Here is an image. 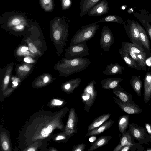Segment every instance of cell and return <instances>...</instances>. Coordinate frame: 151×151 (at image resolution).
<instances>
[{"mask_svg":"<svg viewBox=\"0 0 151 151\" xmlns=\"http://www.w3.org/2000/svg\"><path fill=\"white\" fill-rule=\"evenodd\" d=\"M136 24L139 32L140 40L144 46L147 50H149V40L145 29L138 23L137 22Z\"/></svg>","mask_w":151,"mask_h":151,"instance_id":"603a6c76","label":"cell"},{"mask_svg":"<svg viewBox=\"0 0 151 151\" xmlns=\"http://www.w3.org/2000/svg\"><path fill=\"white\" fill-rule=\"evenodd\" d=\"M134 139V138L127 131L124 134L122 135L120 138L119 143L112 151H120L125 145L135 143Z\"/></svg>","mask_w":151,"mask_h":151,"instance_id":"5bb4252c","label":"cell"},{"mask_svg":"<svg viewBox=\"0 0 151 151\" xmlns=\"http://www.w3.org/2000/svg\"><path fill=\"white\" fill-rule=\"evenodd\" d=\"M144 92L143 93L144 101L147 103L151 98V74H146L144 80Z\"/></svg>","mask_w":151,"mask_h":151,"instance_id":"9a60e30c","label":"cell"},{"mask_svg":"<svg viewBox=\"0 0 151 151\" xmlns=\"http://www.w3.org/2000/svg\"><path fill=\"white\" fill-rule=\"evenodd\" d=\"M129 116L128 114L122 115L119 119V130L122 135L124 134L126 132L129 125Z\"/></svg>","mask_w":151,"mask_h":151,"instance_id":"7402d4cb","label":"cell"},{"mask_svg":"<svg viewBox=\"0 0 151 151\" xmlns=\"http://www.w3.org/2000/svg\"><path fill=\"white\" fill-rule=\"evenodd\" d=\"M99 26L94 22L86 25L82 26L73 36L70 46L85 42L91 39L95 35Z\"/></svg>","mask_w":151,"mask_h":151,"instance_id":"7a4b0ae2","label":"cell"},{"mask_svg":"<svg viewBox=\"0 0 151 151\" xmlns=\"http://www.w3.org/2000/svg\"><path fill=\"white\" fill-rule=\"evenodd\" d=\"M114 42L113 34L110 28L108 26H103L100 38L101 48L106 51H108Z\"/></svg>","mask_w":151,"mask_h":151,"instance_id":"8992f818","label":"cell"},{"mask_svg":"<svg viewBox=\"0 0 151 151\" xmlns=\"http://www.w3.org/2000/svg\"><path fill=\"white\" fill-rule=\"evenodd\" d=\"M113 93L123 102L133 104H136L133 100L131 94L124 91L119 85L112 90Z\"/></svg>","mask_w":151,"mask_h":151,"instance_id":"30bf717a","label":"cell"},{"mask_svg":"<svg viewBox=\"0 0 151 151\" xmlns=\"http://www.w3.org/2000/svg\"><path fill=\"white\" fill-rule=\"evenodd\" d=\"M63 63V73L66 76L84 70L91 63L88 59L84 57L64 59Z\"/></svg>","mask_w":151,"mask_h":151,"instance_id":"6da1fadb","label":"cell"},{"mask_svg":"<svg viewBox=\"0 0 151 151\" xmlns=\"http://www.w3.org/2000/svg\"><path fill=\"white\" fill-rule=\"evenodd\" d=\"M119 51L122 59L129 66L132 67L136 66L135 61L129 57L127 52L121 49H119Z\"/></svg>","mask_w":151,"mask_h":151,"instance_id":"d4e9b609","label":"cell"},{"mask_svg":"<svg viewBox=\"0 0 151 151\" xmlns=\"http://www.w3.org/2000/svg\"><path fill=\"white\" fill-rule=\"evenodd\" d=\"M135 143L125 145L120 150V151H128L130 150L131 147Z\"/></svg>","mask_w":151,"mask_h":151,"instance_id":"4dcf8cb0","label":"cell"},{"mask_svg":"<svg viewBox=\"0 0 151 151\" xmlns=\"http://www.w3.org/2000/svg\"><path fill=\"white\" fill-rule=\"evenodd\" d=\"M13 84H14V85L15 86H17L18 85V83L17 82L13 81L12 82Z\"/></svg>","mask_w":151,"mask_h":151,"instance_id":"c3c4849f","label":"cell"},{"mask_svg":"<svg viewBox=\"0 0 151 151\" xmlns=\"http://www.w3.org/2000/svg\"><path fill=\"white\" fill-rule=\"evenodd\" d=\"M115 22L120 24L123 23V20L121 17L114 15L106 16L95 22L97 24L99 22Z\"/></svg>","mask_w":151,"mask_h":151,"instance_id":"cb8c5ba5","label":"cell"},{"mask_svg":"<svg viewBox=\"0 0 151 151\" xmlns=\"http://www.w3.org/2000/svg\"><path fill=\"white\" fill-rule=\"evenodd\" d=\"M64 103V101L59 99H53L52 102V104L55 105L60 106Z\"/></svg>","mask_w":151,"mask_h":151,"instance_id":"d6a6232c","label":"cell"},{"mask_svg":"<svg viewBox=\"0 0 151 151\" xmlns=\"http://www.w3.org/2000/svg\"><path fill=\"white\" fill-rule=\"evenodd\" d=\"M69 113L65 132L67 134L73 136L78 131L77 125L78 117L75 109L73 107L71 109Z\"/></svg>","mask_w":151,"mask_h":151,"instance_id":"52a82bcc","label":"cell"},{"mask_svg":"<svg viewBox=\"0 0 151 151\" xmlns=\"http://www.w3.org/2000/svg\"><path fill=\"white\" fill-rule=\"evenodd\" d=\"M86 147V145L82 143L78 144L76 145L73 146V148L72 150V151H84Z\"/></svg>","mask_w":151,"mask_h":151,"instance_id":"f1b7e54d","label":"cell"},{"mask_svg":"<svg viewBox=\"0 0 151 151\" xmlns=\"http://www.w3.org/2000/svg\"><path fill=\"white\" fill-rule=\"evenodd\" d=\"M123 80L120 78H112L104 79L101 81L102 88L104 89L112 90L116 88Z\"/></svg>","mask_w":151,"mask_h":151,"instance_id":"4fadbf2b","label":"cell"},{"mask_svg":"<svg viewBox=\"0 0 151 151\" xmlns=\"http://www.w3.org/2000/svg\"><path fill=\"white\" fill-rule=\"evenodd\" d=\"M145 128L147 133L150 135H151V124L148 123H145Z\"/></svg>","mask_w":151,"mask_h":151,"instance_id":"e575fe53","label":"cell"},{"mask_svg":"<svg viewBox=\"0 0 151 151\" xmlns=\"http://www.w3.org/2000/svg\"><path fill=\"white\" fill-rule=\"evenodd\" d=\"M114 123V121L110 119L98 127L88 132L85 137L99 135L110 128Z\"/></svg>","mask_w":151,"mask_h":151,"instance_id":"7c38bea8","label":"cell"},{"mask_svg":"<svg viewBox=\"0 0 151 151\" xmlns=\"http://www.w3.org/2000/svg\"><path fill=\"white\" fill-rule=\"evenodd\" d=\"M89 48L85 42L70 46L66 50V57L69 59L89 56Z\"/></svg>","mask_w":151,"mask_h":151,"instance_id":"5b68a950","label":"cell"},{"mask_svg":"<svg viewBox=\"0 0 151 151\" xmlns=\"http://www.w3.org/2000/svg\"><path fill=\"white\" fill-rule=\"evenodd\" d=\"M101 0H81L79 4L80 12L79 16L82 17Z\"/></svg>","mask_w":151,"mask_h":151,"instance_id":"8fae6325","label":"cell"},{"mask_svg":"<svg viewBox=\"0 0 151 151\" xmlns=\"http://www.w3.org/2000/svg\"><path fill=\"white\" fill-rule=\"evenodd\" d=\"M28 46L30 51L32 53H35L37 52V49L32 43H29Z\"/></svg>","mask_w":151,"mask_h":151,"instance_id":"1f68e13d","label":"cell"},{"mask_svg":"<svg viewBox=\"0 0 151 151\" xmlns=\"http://www.w3.org/2000/svg\"><path fill=\"white\" fill-rule=\"evenodd\" d=\"M28 50V48L27 47L23 46L22 47L21 49V51L22 52H24Z\"/></svg>","mask_w":151,"mask_h":151,"instance_id":"b9f144b4","label":"cell"},{"mask_svg":"<svg viewBox=\"0 0 151 151\" xmlns=\"http://www.w3.org/2000/svg\"><path fill=\"white\" fill-rule=\"evenodd\" d=\"M132 87L135 92L139 96L141 94L142 84L140 80L137 77L133 79L131 81Z\"/></svg>","mask_w":151,"mask_h":151,"instance_id":"484cf974","label":"cell"},{"mask_svg":"<svg viewBox=\"0 0 151 151\" xmlns=\"http://www.w3.org/2000/svg\"><path fill=\"white\" fill-rule=\"evenodd\" d=\"M126 7H127V6L126 5L122 6L121 7V10H124L125 9Z\"/></svg>","mask_w":151,"mask_h":151,"instance_id":"7dc6e473","label":"cell"},{"mask_svg":"<svg viewBox=\"0 0 151 151\" xmlns=\"http://www.w3.org/2000/svg\"><path fill=\"white\" fill-rule=\"evenodd\" d=\"M9 76H6L4 78V83L5 84H7L9 81Z\"/></svg>","mask_w":151,"mask_h":151,"instance_id":"ab89813d","label":"cell"},{"mask_svg":"<svg viewBox=\"0 0 151 151\" xmlns=\"http://www.w3.org/2000/svg\"><path fill=\"white\" fill-rule=\"evenodd\" d=\"M96 83L94 80L90 81L85 87L81 95L82 102L84 105V111L88 113L94 104L97 94L95 88Z\"/></svg>","mask_w":151,"mask_h":151,"instance_id":"3957f363","label":"cell"},{"mask_svg":"<svg viewBox=\"0 0 151 151\" xmlns=\"http://www.w3.org/2000/svg\"><path fill=\"white\" fill-rule=\"evenodd\" d=\"M47 129L50 133H51L52 130V127L51 125H50L47 127Z\"/></svg>","mask_w":151,"mask_h":151,"instance_id":"bcb514c9","label":"cell"},{"mask_svg":"<svg viewBox=\"0 0 151 151\" xmlns=\"http://www.w3.org/2000/svg\"><path fill=\"white\" fill-rule=\"evenodd\" d=\"M51 0H42L43 4L44 5H47L51 2Z\"/></svg>","mask_w":151,"mask_h":151,"instance_id":"60d3db41","label":"cell"},{"mask_svg":"<svg viewBox=\"0 0 151 151\" xmlns=\"http://www.w3.org/2000/svg\"><path fill=\"white\" fill-rule=\"evenodd\" d=\"M130 36L136 40H140L139 32L136 24L134 22L132 23L129 28Z\"/></svg>","mask_w":151,"mask_h":151,"instance_id":"4316f807","label":"cell"},{"mask_svg":"<svg viewBox=\"0 0 151 151\" xmlns=\"http://www.w3.org/2000/svg\"><path fill=\"white\" fill-rule=\"evenodd\" d=\"M109 5L106 0H102L94 5L88 12L89 16H99L107 13Z\"/></svg>","mask_w":151,"mask_h":151,"instance_id":"9c48e42d","label":"cell"},{"mask_svg":"<svg viewBox=\"0 0 151 151\" xmlns=\"http://www.w3.org/2000/svg\"><path fill=\"white\" fill-rule=\"evenodd\" d=\"M142 22L143 24L144 25L147 30L149 37L151 41V26L148 22L145 21L144 19H142Z\"/></svg>","mask_w":151,"mask_h":151,"instance_id":"f546056e","label":"cell"},{"mask_svg":"<svg viewBox=\"0 0 151 151\" xmlns=\"http://www.w3.org/2000/svg\"><path fill=\"white\" fill-rule=\"evenodd\" d=\"M82 80L80 78L71 79L65 83L63 86V89L68 94L71 93L79 86Z\"/></svg>","mask_w":151,"mask_h":151,"instance_id":"e0dca14e","label":"cell"},{"mask_svg":"<svg viewBox=\"0 0 151 151\" xmlns=\"http://www.w3.org/2000/svg\"><path fill=\"white\" fill-rule=\"evenodd\" d=\"M150 138H151V135H150Z\"/></svg>","mask_w":151,"mask_h":151,"instance_id":"f5cc1de1","label":"cell"},{"mask_svg":"<svg viewBox=\"0 0 151 151\" xmlns=\"http://www.w3.org/2000/svg\"><path fill=\"white\" fill-rule=\"evenodd\" d=\"M122 49L130 51L138 54L145 52L144 50L139 46L135 44L124 42H122Z\"/></svg>","mask_w":151,"mask_h":151,"instance_id":"ffe728a7","label":"cell"},{"mask_svg":"<svg viewBox=\"0 0 151 151\" xmlns=\"http://www.w3.org/2000/svg\"><path fill=\"white\" fill-rule=\"evenodd\" d=\"M49 80V78L48 77L46 76L43 78V81L44 83H47Z\"/></svg>","mask_w":151,"mask_h":151,"instance_id":"f6af8a7d","label":"cell"},{"mask_svg":"<svg viewBox=\"0 0 151 151\" xmlns=\"http://www.w3.org/2000/svg\"><path fill=\"white\" fill-rule=\"evenodd\" d=\"M112 138L111 136H101L99 137L92 144L88 151H93L107 144Z\"/></svg>","mask_w":151,"mask_h":151,"instance_id":"ac0fdd59","label":"cell"},{"mask_svg":"<svg viewBox=\"0 0 151 151\" xmlns=\"http://www.w3.org/2000/svg\"><path fill=\"white\" fill-rule=\"evenodd\" d=\"M123 50L127 52L132 59L138 63L139 66L143 67L145 66L146 58L145 52L137 54L129 51Z\"/></svg>","mask_w":151,"mask_h":151,"instance_id":"44dd1931","label":"cell"},{"mask_svg":"<svg viewBox=\"0 0 151 151\" xmlns=\"http://www.w3.org/2000/svg\"><path fill=\"white\" fill-rule=\"evenodd\" d=\"M19 68L20 70L27 72L29 71L30 70L29 68L27 66L25 65L20 66L19 67Z\"/></svg>","mask_w":151,"mask_h":151,"instance_id":"8d00e7d4","label":"cell"},{"mask_svg":"<svg viewBox=\"0 0 151 151\" xmlns=\"http://www.w3.org/2000/svg\"><path fill=\"white\" fill-rule=\"evenodd\" d=\"M49 132L47 129L46 128H43L41 132L42 136L44 137H47L49 135Z\"/></svg>","mask_w":151,"mask_h":151,"instance_id":"836d02e7","label":"cell"},{"mask_svg":"<svg viewBox=\"0 0 151 151\" xmlns=\"http://www.w3.org/2000/svg\"><path fill=\"white\" fill-rule=\"evenodd\" d=\"M124 69L123 67L117 63H111L106 65L105 70L103 71V73L106 75L122 74V70Z\"/></svg>","mask_w":151,"mask_h":151,"instance_id":"2e32d148","label":"cell"},{"mask_svg":"<svg viewBox=\"0 0 151 151\" xmlns=\"http://www.w3.org/2000/svg\"><path fill=\"white\" fill-rule=\"evenodd\" d=\"M72 2L71 0H62V5L63 10L69 8L71 6Z\"/></svg>","mask_w":151,"mask_h":151,"instance_id":"83f0119b","label":"cell"},{"mask_svg":"<svg viewBox=\"0 0 151 151\" xmlns=\"http://www.w3.org/2000/svg\"><path fill=\"white\" fill-rule=\"evenodd\" d=\"M24 62L28 63H33L34 62V60L31 58L29 57H26L24 59Z\"/></svg>","mask_w":151,"mask_h":151,"instance_id":"74e56055","label":"cell"},{"mask_svg":"<svg viewBox=\"0 0 151 151\" xmlns=\"http://www.w3.org/2000/svg\"><path fill=\"white\" fill-rule=\"evenodd\" d=\"M91 136L89 139V140L91 142H93L96 139V137L93 136Z\"/></svg>","mask_w":151,"mask_h":151,"instance_id":"7bdbcfd3","label":"cell"},{"mask_svg":"<svg viewBox=\"0 0 151 151\" xmlns=\"http://www.w3.org/2000/svg\"><path fill=\"white\" fill-rule=\"evenodd\" d=\"M2 146L3 149L5 150H7L8 149L9 146L7 142L6 141H4L3 143Z\"/></svg>","mask_w":151,"mask_h":151,"instance_id":"f35d334b","label":"cell"},{"mask_svg":"<svg viewBox=\"0 0 151 151\" xmlns=\"http://www.w3.org/2000/svg\"><path fill=\"white\" fill-rule=\"evenodd\" d=\"M20 20L18 18H14L13 19L11 22L12 24L13 25L17 26L20 24Z\"/></svg>","mask_w":151,"mask_h":151,"instance_id":"d590c367","label":"cell"},{"mask_svg":"<svg viewBox=\"0 0 151 151\" xmlns=\"http://www.w3.org/2000/svg\"><path fill=\"white\" fill-rule=\"evenodd\" d=\"M146 151H151V148H147L146 150Z\"/></svg>","mask_w":151,"mask_h":151,"instance_id":"816d5d0a","label":"cell"},{"mask_svg":"<svg viewBox=\"0 0 151 151\" xmlns=\"http://www.w3.org/2000/svg\"><path fill=\"white\" fill-rule=\"evenodd\" d=\"M133 9H129L127 11L128 13H131L132 11H133Z\"/></svg>","mask_w":151,"mask_h":151,"instance_id":"681fc988","label":"cell"},{"mask_svg":"<svg viewBox=\"0 0 151 151\" xmlns=\"http://www.w3.org/2000/svg\"><path fill=\"white\" fill-rule=\"evenodd\" d=\"M114 101L119 107L124 112L131 114H139L143 110L137 104H129L124 102L118 98H114Z\"/></svg>","mask_w":151,"mask_h":151,"instance_id":"ba28073f","label":"cell"},{"mask_svg":"<svg viewBox=\"0 0 151 151\" xmlns=\"http://www.w3.org/2000/svg\"><path fill=\"white\" fill-rule=\"evenodd\" d=\"M111 114L106 113L100 115L95 119L89 125L87 129L89 132L101 125L110 117Z\"/></svg>","mask_w":151,"mask_h":151,"instance_id":"d6986e66","label":"cell"},{"mask_svg":"<svg viewBox=\"0 0 151 151\" xmlns=\"http://www.w3.org/2000/svg\"><path fill=\"white\" fill-rule=\"evenodd\" d=\"M15 28L18 30H21L23 29L24 27V26L23 25H19L16 26L15 27Z\"/></svg>","mask_w":151,"mask_h":151,"instance_id":"ee69618b","label":"cell"},{"mask_svg":"<svg viewBox=\"0 0 151 151\" xmlns=\"http://www.w3.org/2000/svg\"><path fill=\"white\" fill-rule=\"evenodd\" d=\"M35 150V149L33 148H30L27 150V151H34Z\"/></svg>","mask_w":151,"mask_h":151,"instance_id":"f907efd6","label":"cell"},{"mask_svg":"<svg viewBox=\"0 0 151 151\" xmlns=\"http://www.w3.org/2000/svg\"><path fill=\"white\" fill-rule=\"evenodd\" d=\"M127 131L140 144H148L151 142V138L145 127L140 126L134 123L128 125Z\"/></svg>","mask_w":151,"mask_h":151,"instance_id":"277c9868","label":"cell"}]
</instances>
